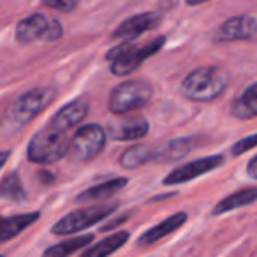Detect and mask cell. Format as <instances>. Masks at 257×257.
<instances>
[{
  "instance_id": "1",
  "label": "cell",
  "mask_w": 257,
  "mask_h": 257,
  "mask_svg": "<svg viewBox=\"0 0 257 257\" xmlns=\"http://www.w3.org/2000/svg\"><path fill=\"white\" fill-rule=\"evenodd\" d=\"M229 72L224 67H197L183 78L180 93L194 102H211L227 90Z\"/></svg>"
},
{
  "instance_id": "2",
  "label": "cell",
  "mask_w": 257,
  "mask_h": 257,
  "mask_svg": "<svg viewBox=\"0 0 257 257\" xmlns=\"http://www.w3.org/2000/svg\"><path fill=\"white\" fill-rule=\"evenodd\" d=\"M166 44V37L159 36L155 39L148 41L145 44H136L134 41H125V43L114 46L113 50L107 51L106 60H109V69L113 76H127L134 72L143 62H147L150 57L162 50Z\"/></svg>"
},
{
  "instance_id": "3",
  "label": "cell",
  "mask_w": 257,
  "mask_h": 257,
  "mask_svg": "<svg viewBox=\"0 0 257 257\" xmlns=\"http://www.w3.org/2000/svg\"><path fill=\"white\" fill-rule=\"evenodd\" d=\"M55 99V88L53 86H41L34 88L20 95L8 106L4 113V127L11 131H20L27 123L39 116Z\"/></svg>"
},
{
  "instance_id": "4",
  "label": "cell",
  "mask_w": 257,
  "mask_h": 257,
  "mask_svg": "<svg viewBox=\"0 0 257 257\" xmlns=\"http://www.w3.org/2000/svg\"><path fill=\"white\" fill-rule=\"evenodd\" d=\"M69 148L71 140L67 134L58 133L46 123V127L41 128L30 140L27 147V159L34 164H53L69 155Z\"/></svg>"
},
{
  "instance_id": "5",
  "label": "cell",
  "mask_w": 257,
  "mask_h": 257,
  "mask_svg": "<svg viewBox=\"0 0 257 257\" xmlns=\"http://www.w3.org/2000/svg\"><path fill=\"white\" fill-rule=\"evenodd\" d=\"M152 95H154V88L148 81L128 79V81L120 83L111 90L107 107L113 114L123 116V114L145 107L150 102Z\"/></svg>"
},
{
  "instance_id": "6",
  "label": "cell",
  "mask_w": 257,
  "mask_h": 257,
  "mask_svg": "<svg viewBox=\"0 0 257 257\" xmlns=\"http://www.w3.org/2000/svg\"><path fill=\"white\" fill-rule=\"evenodd\" d=\"M106 147V131L97 123H86L76 131L71 140L69 157L74 162L93 161Z\"/></svg>"
},
{
  "instance_id": "7",
  "label": "cell",
  "mask_w": 257,
  "mask_h": 257,
  "mask_svg": "<svg viewBox=\"0 0 257 257\" xmlns=\"http://www.w3.org/2000/svg\"><path fill=\"white\" fill-rule=\"evenodd\" d=\"M62 36V23L57 18H48L43 13H34L29 18H23L16 27V41L22 44L36 41H58Z\"/></svg>"
},
{
  "instance_id": "8",
  "label": "cell",
  "mask_w": 257,
  "mask_h": 257,
  "mask_svg": "<svg viewBox=\"0 0 257 257\" xmlns=\"http://www.w3.org/2000/svg\"><path fill=\"white\" fill-rule=\"evenodd\" d=\"M116 208V204H104V206H90L83 208V210L71 211V213H67L65 217H62L60 220H57L51 225V232L58 236L74 234V232H79L86 227H92L93 224L104 220L111 213H114Z\"/></svg>"
},
{
  "instance_id": "9",
  "label": "cell",
  "mask_w": 257,
  "mask_h": 257,
  "mask_svg": "<svg viewBox=\"0 0 257 257\" xmlns=\"http://www.w3.org/2000/svg\"><path fill=\"white\" fill-rule=\"evenodd\" d=\"M224 162H225V157L222 154L208 155V157L187 162V164L173 169V171L162 180V183H164V185H182V183H189V182H192V180H196L197 176L208 175V173L218 169Z\"/></svg>"
},
{
  "instance_id": "10",
  "label": "cell",
  "mask_w": 257,
  "mask_h": 257,
  "mask_svg": "<svg viewBox=\"0 0 257 257\" xmlns=\"http://www.w3.org/2000/svg\"><path fill=\"white\" fill-rule=\"evenodd\" d=\"M150 131V123L147 118L138 114H127V116L114 118L107 125V134L114 141H134L145 138Z\"/></svg>"
},
{
  "instance_id": "11",
  "label": "cell",
  "mask_w": 257,
  "mask_h": 257,
  "mask_svg": "<svg viewBox=\"0 0 257 257\" xmlns=\"http://www.w3.org/2000/svg\"><path fill=\"white\" fill-rule=\"evenodd\" d=\"M257 36V20L250 15H238L225 20L217 30L215 39L220 43L229 41H246Z\"/></svg>"
},
{
  "instance_id": "12",
  "label": "cell",
  "mask_w": 257,
  "mask_h": 257,
  "mask_svg": "<svg viewBox=\"0 0 257 257\" xmlns=\"http://www.w3.org/2000/svg\"><path fill=\"white\" fill-rule=\"evenodd\" d=\"M88 109H90L88 100L83 99V97H78V99H74L72 102H67L65 106H62L60 109L50 118L48 125L53 127L55 131H58V133L67 134L69 128L81 123V121L85 120L86 114H88Z\"/></svg>"
},
{
  "instance_id": "13",
  "label": "cell",
  "mask_w": 257,
  "mask_h": 257,
  "mask_svg": "<svg viewBox=\"0 0 257 257\" xmlns=\"http://www.w3.org/2000/svg\"><path fill=\"white\" fill-rule=\"evenodd\" d=\"M162 22V16L159 13H141V15H134L121 22L118 29L113 32V39H127L134 41L138 36L150 30L157 29Z\"/></svg>"
},
{
  "instance_id": "14",
  "label": "cell",
  "mask_w": 257,
  "mask_h": 257,
  "mask_svg": "<svg viewBox=\"0 0 257 257\" xmlns=\"http://www.w3.org/2000/svg\"><path fill=\"white\" fill-rule=\"evenodd\" d=\"M187 218L189 217H187L185 211H176V213H173L171 217L164 218L162 222L155 224L154 227H150L148 231H145L143 234L140 236V239H138V245L148 246V245H154V243L161 241L164 236L178 231V229L187 222Z\"/></svg>"
},
{
  "instance_id": "15",
  "label": "cell",
  "mask_w": 257,
  "mask_h": 257,
  "mask_svg": "<svg viewBox=\"0 0 257 257\" xmlns=\"http://www.w3.org/2000/svg\"><path fill=\"white\" fill-rule=\"evenodd\" d=\"M194 148V138H175L154 150V162H175L183 159Z\"/></svg>"
},
{
  "instance_id": "16",
  "label": "cell",
  "mask_w": 257,
  "mask_h": 257,
  "mask_svg": "<svg viewBox=\"0 0 257 257\" xmlns=\"http://www.w3.org/2000/svg\"><path fill=\"white\" fill-rule=\"evenodd\" d=\"M255 201H257V187H246V189L236 190V192L229 194V196L224 197L222 201H218L211 213L213 215L227 213V211L238 210V208L250 206V204H253Z\"/></svg>"
},
{
  "instance_id": "17",
  "label": "cell",
  "mask_w": 257,
  "mask_h": 257,
  "mask_svg": "<svg viewBox=\"0 0 257 257\" xmlns=\"http://www.w3.org/2000/svg\"><path fill=\"white\" fill-rule=\"evenodd\" d=\"M128 183L127 178H113L107 180L99 185H93L90 189L83 190L81 194H78L76 203H90V201H104L107 197H113L116 192H120L125 185Z\"/></svg>"
},
{
  "instance_id": "18",
  "label": "cell",
  "mask_w": 257,
  "mask_h": 257,
  "mask_svg": "<svg viewBox=\"0 0 257 257\" xmlns=\"http://www.w3.org/2000/svg\"><path fill=\"white\" fill-rule=\"evenodd\" d=\"M128 238H131L128 231H118L114 234L107 236V238L100 239V241L93 243L88 248H85V252L79 257H109L111 253L120 250L128 241Z\"/></svg>"
},
{
  "instance_id": "19",
  "label": "cell",
  "mask_w": 257,
  "mask_h": 257,
  "mask_svg": "<svg viewBox=\"0 0 257 257\" xmlns=\"http://www.w3.org/2000/svg\"><path fill=\"white\" fill-rule=\"evenodd\" d=\"M41 217V211H30V213L23 215H13V217L2 218V231H0V238L2 241H9L15 236L22 234L25 229H29L34 222H37Z\"/></svg>"
},
{
  "instance_id": "20",
  "label": "cell",
  "mask_w": 257,
  "mask_h": 257,
  "mask_svg": "<svg viewBox=\"0 0 257 257\" xmlns=\"http://www.w3.org/2000/svg\"><path fill=\"white\" fill-rule=\"evenodd\" d=\"M231 114L239 120H250L257 116V81L252 83L241 95H238L231 104Z\"/></svg>"
},
{
  "instance_id": "21",
  "label": "cell",
  "mask_w": 257,
  "mask_h": 257,
  "mask_svg": "<svg viewBox=\"0 0 257 257\" xmlns=\"http://www.w3.org/2000/svg\"><path fill=\"white\" fill-rule=\"evenodd\" d=\"M148 162H154V150L145 145L128 147L120 157V166L125 169H138Z\"/></svg>"
},
{
  "instance_id": "22",
  "label": "cell",
  "mask_w": 257,
  "mask_h": 257,
  "mask_svg": "<svg viewBox=\"0 0 257 257\" xmlns=\"http://www.w3.org/2000/svg\"><path fill=\"white\" fill-rule=\"evenodd\" d=\"M93 239L92 234H85V236H76L71 239H64V241L57 243V245H51L44 250L43 257H69L71 253L78 252V250L85 248L86 245H90Z\"/></svg>"
},
{
  "instance_id": "23",
  "label": "cell",
  "mask_w": 257,
  "mask_h": 257,
  "mask_svg": "<svg viewBox=\"0 0 257 257\" xmlns=\"http://www.w3.org/2000/svg\"><path fill=\"white\" fill-rule=\"evenodd\" d=\"M0 196L6 201H13V203H22L27 197V192L22 185L18 173H9L2 178L0 182Z\"/></svg>"
},
{
  "instance_id": "24",
  "label": "cell",
  "mask_w": 257,
  "mask_h": 257,
  "mask_svg": "<svg viewBox=\"0 0 257 257\" xmlns=\"http://www.w3.org/2000/svg\"><path fill=\"white\" fill-rule=\"evenodd\" d=\"M253 147H257V133L241 138L239 141H236V143L231 147V155H232V157H238V155L252 150Z\"/></svg>"
},
{
  "instance_id": "25",
  "label": "cell",
  "mask_w": 257,
  "mask_h": 257,
  "mask_svg": "<svg viewBox=\"0 0 257 257\" xmlns=\"http://www.w3.org/2000/svg\"><path fill=\"white\" fill-rule=\"evenodd\" d=\"M44 8L55 9V11H60V13H71L78 8V2H76V0H67V2H64V0H55V2L46 0V2H44Z\"/></svg>"
},
{
  "instance_id": "26",
  "label": "cell",
  "mask_w": 257,
  "mask_h": 257,
  "mask_svg": "<svg viewBox=\"0 0 257 257\" xmlns=\"http://www.w3.org/2000/svg\"><path fill=\"white\" fill-rule=\"evenodd\" d=\"M246 175H248L250 178L257 180V155L250 159L248 164H246Z\"/></svg>"
},
{
  "instance_id": "27",
  "label": "cell",
  "mask_w": 257,
  "mask_h": 257,
  "mask_svg": "<svg viewBox=\"0 0 257 257\" xmlns=\"http://www.w3.org/2000/svg\"><path fill=\"white\" fill-rule=\"evenodd\" d=\"M8 157H9V152L6 150V152H2V168L6 166V162H8Z\"/></svg>"
}]
</instances>
